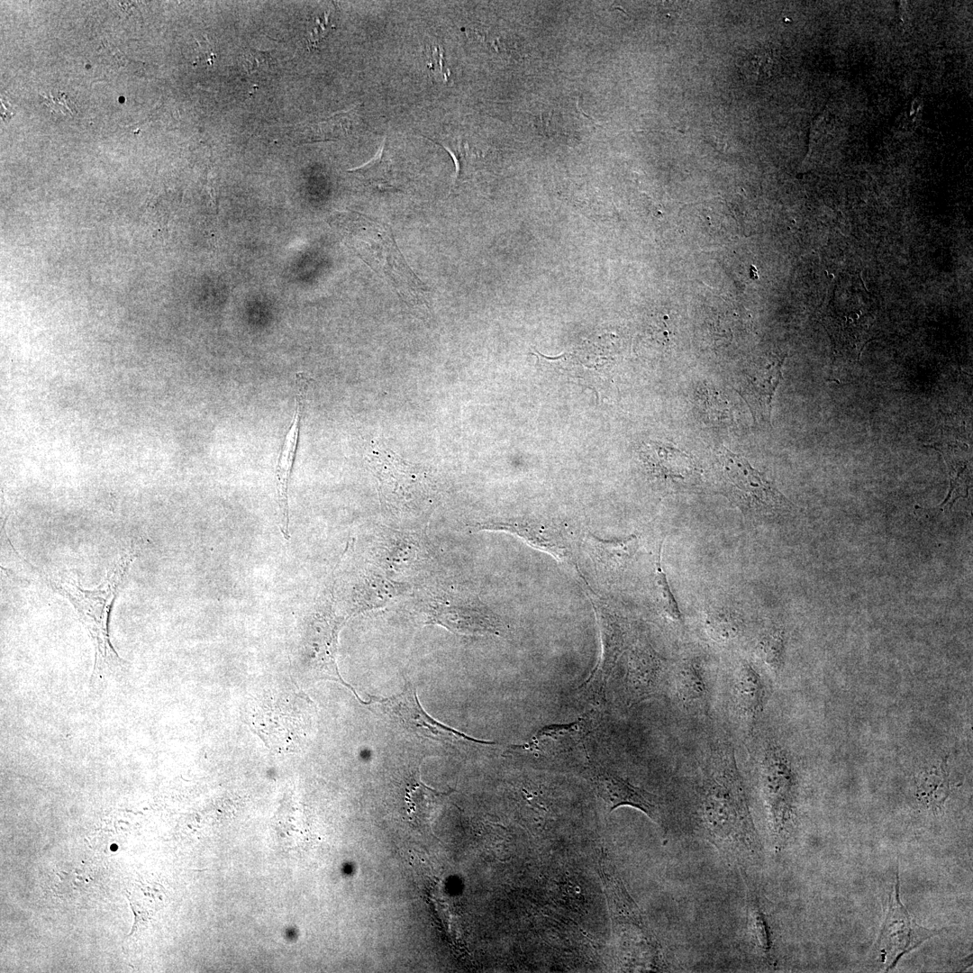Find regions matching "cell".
Segmentation results:
<instances>
[{
	"label": "cell",
	"instance_id": "cell-11",
	"mask_svg": "<svg viewBox=\"0 0 973 973\" xmlns=\"http://www.w3.org/2000/svg\"><path fill=\"white\" fill-rule=\"evenodd\" d=\"M374 560L387 574L409 577L430 565L432 552L416 533L381 531L374 538Z\"/></svg>",
	"mask_w": 973,
	"mask_h": 973
},
{
	"label": "cell",
	"instance_id": "cell-9",
	"mask_svg": "<svg viewBox=\"0 0 973 973\" xmlns=\"http://www.w3.org/2000/svg\"><path fill=\"white\" fill-rule=\"evenodd\" d=\"M665 669L664 662L651 646L635 637L621 657L611 682L620 677L622 696L632 705L654 695Z\"/></svg>",
	"mask_w": 973,
	"mask_h": 973
},
{
	"label": "cell",
	"instance_id": "cell-1",
	"mask_svg": "<svg viewBox=\"0 0 973 973\" xmlns=\"http://www.w3.org/2000/svg\"><path fill=\"white\" fill-rule=\"evenodd\" d=\"M691 787V814L701 835L731 860L756 859L760 844L730 744L718 741L710 746Z\"/></svg>",
	"mask_w": 973,
	"mask_h": 973
},
{
	"label": "cell",
	"instance_id": "cell-14",
	"mask_svg": "<svg viewBox=\"0 0 973 973\" xmlns=\"http://www.w3.org/2000/svg\"><path fill=\"white\" fill-rule=\"evenodd\" d=\"M427 623L441 625L452 632L465 635L499 634L500 620L473 599L442 598L432 602Z\"/></svg>",
	"mask_w": 973,
	"mask_h": 973
},
{
	"label": "cell",
	"instance_id": "cell-23",
	"mask_svg": "<svg viewBox=\"0 0 973 973\" xmlns=\"http://www.w3.org/2000/svg\"><path fill=\"white\" fill-rule=\"evenodd\" d=\"M453 791L450 789L448 792H440L427 787L419 777L415 779L407 787L405 795L411 821L419 825L431 823Z\"/></svg>",
	"mask_w": 973,
	"mask_h": 973
},
{
	"label": "cell",
	"instance_id": "cell-10",
	"mask_svg": "<svg viewBox=\"0 0 973 973\" xmlns=\"http://www.w3.org/2000/svg\"><path fill=\"white\" fill-rule=\"evenodd\" d=\"M599 621L603 640L602 657L577 690L585 701L596 705L605 701L607 686L611 683L617 664L636 637L630 625L615 614L601 613Z\"/></svg>",
	"mask_w": 973,
	"mask_h": 973
},
{
	"label": "cell",
	"instance_id": "cell-7",
	"mask_svg": "<svg viewBox=\"0 0 973 973\" xmlns=\"http://www.w3.org/2000/svg\"><path fill=\"white\" fill-rule=\"evenodd\" d=\"M943 931L920 926L911 917L900 900L897 870L885 921L874 947L876 958L885 966L887 971L893 969L904 955Z\"/></svg>",
	"mask_w": 973,
	"mask_h": 973
},
{
	"label": "cell",
	"instance_id": "cell-16",
	"mask_svg": "<svg viewBox=\"0 0 973 973\" xmlns=\"http://www.w3.org/2000/svg\"><path fill=\"white\" fill-rule=\"evenodd\" d=\"M591 782L608 812L619 806H632L644 813L659 826L663 827L666 824L662 807L657 796L602 768L592 770Z\"/></svg>",
	"mask_w": 973,
	"mask_h": 973
},
{
	"label": "cell",
	"instance_id": "cell-18",
	"mask_svg": "<svg viewBox=\"0 0 973 973\" xmlns=\"http://www.w3.org/2000/svg\"><path fill=\"white\" fill-rule=\"evenodd\" d=\"M672 687L678 705L691 712L705 711L711 693V681L705 663L697 657L677 662L672 674Z\"/></svg>",
	"mask_w": 973,
	"mask_h": 973
},
{
	"label": "cell",
	"instance_id": "cell-29",
	"mask_svg": "<svg viewBox=\"0 0 973 973\" xmlns=\"http://www.w3.org/2000/svg\"><path fill=\"white\" fill-rule=\"evenodd\" d=\"M660 550L656 561L655 584L658 591L659 604L665 615L677 624H683V615L678 604L670 589L665 572L660 563Z\"/></svg>",
	"mask_w": 973,
	"mask_h": 973
},
{
	"label": "cell",
	"instance_id": "cell-20",
	"mask_svg": "<svg viewBox=\"0 0 973 973\" xmlns=\"http://www.w3.org/2000/svg\"><path fill=\"white\" fill-rule=\"evenodd\" d=\"M931 447L941 452L948 468L950 487L940 507L949 509L958 499L968 496L972 468L968 445L958 441H942Z\"/></svg>",
	"mask_w": 973,
	"mask_h": 973
},
{
	"label": "cell",
	"instance_id": "cell-28",
	"mask_svg": "<svg viewBox=\"0 0 973 973\" xmlns=\"http://www.w3.org/2000/svg\"><path fill=\"white\" fill-rule=\"evenodd\" d=\"M349 172L356 173L365 181H368L374 187L378 189L395 188L389 165L385 160L383 155V147L377 156L368 161V163L350 169Z\"/></svg>",
	"mask_w": 973,
	"mask_h": 973
},
{
	"label": "cell",
	"instance_id": "cell-21",
	"mask_svg": "<svg viewBox=\"0 0 973 973\" xmlns=\"http://www.w3.org/2000/svg\"><path fill=\"white\" fill-rule=\"evenodd\" d=\"M476 531H504L519 535L534 546L545 549L559 556H565V548L556 529L544 525H526L515 521L489 520L472 526Z\"/></svg>",
	"mask_w": 973,
	"mask_h": 973
},
{
	"label": "cell",
	"instance_id": "cell-12",
	"mask_svg": "<svg viewBox=\"0 0 973 973\" xmlns=\"http://www.w3.org/2000/svg\"><path fill=\"white\" fill-rule=\"evenodd\" d=\"M727 686L731 714L751 733L767 700V686L762 674L752 661L741 659L727 677Z\"/></svg>",
	"mask_w": 973,
	"mask_h": 973
},
{
	"label": "cell",
	"instance_id": "cell-13",
	"mask_svg": "<svg viewBox=\"0 0 973 973\" xmlns=\"http://www.w3.org/2000/svg\"><path fill=\"white\" fill-rule=\"evenodd\" d=\"M784 357H771L740 372L735 389L759 423L771 424L775 392L782 378Z\"/></svg>",
	"mask_w": 973,
	"mask_h": 973
},
{
	"label": "cell",
	"instance_id": "cell-24",
	"mask_svg": "<svg viewBox=\"0 0 973 973\" xmlns=\"http://www.w3.org/2000/svg\"><path fill=\"white\" fill-rule=\"evenodd\" d=\"M747 932L752 950L760 959L771 960L772 941L768 923L757 895L751 892L747 902Z\"/></svg>",
	"mask_w": 973,
	"mask_h": 973
},
{
	"label": "cell",
	"instance_id": "cell-2",
	"mask_svg": "<svg viewBox=\"0 0 973 973\" xmlns=\"http://www.w3.org/2000/svg\"><path fill=\"white\" fill-rule=\"evenodd\" d=\"M331 223L408 306L428 310V288L405 259L389 225L355 212L337 213Z\"/></svg>",
	"mask_w": 973,
	"mask_h": 973
},
{
	"label": "cell",
	"instance_id": "cell-3",
	"mask_svg": "<svg viewBox=\"0 0 973 973\" xmlns=\"http://www.w3.org/2000/svg\"><path fill=\"white\" fill-rule=\"evenodd\" d=\"M136 555L134 550L125 553L95 589L82 588L68 579H49L50 586L74 606L91 638L95 648L92 685L102 682L124 668L125 661L111 643L109 623L114 600Z\"/></svg>",
	"mask_w": 973,
	"mask_h": 973
},
{
	"label": "cell",
	"instance_id": "cell-30",
	"mask_svg": "<svg viewBox=\"0 0 973 973\" xmlns=\"http://www.w3.org/2000/svg\"><path fill=\"white\" fill-rule=\"evenodd\" d=\"M241 59L249 75H263L270 70L272 57L268 51L250 48L243 52Z\"/></svg>",
	"mask_w": 973,
	"mask_h": 973
},
{
	"label": "cell",
	"instance_id": "cell-19",
	"mask_svg": "<svg viewBox=\"0 0 973 973\" xmlns=\"http://www.w3.org/2000/svg\"><path fill=\"white\" fill-rule=\"evenodd\" d=\"M599 873L614 920L623 925L646 931L641 912L611 861L602 856Z\"/></svg>",
	"mask_w": 973,
	"mask_h": 973
},
{
	"label": "cell",
	"instance_id": "cell-15",
	"mask_svg": "<svg viewBox=\"0 0 973 973\" xmlns=\"http://www.w3.org/2000/svg\"><path fill=\"white\" fill-rule=\"evenodd\" d=\"M383 705L386 712L402 727L416 734L437 741L493 743L472 738L435 721L421 706L416 690L411 684H406L401 694L385 699Z\"/></svg>",
	"mask_w": 973,
	"mask_h": 973
},
{
	"label": "cell",
	"instance_id": "cell-25",
	"mask_svg": "<svg viewBox=\"0 0 973 973\" xmlns=\"http://www.w3.org/2000/svg\"><path fill=\"white\" fill-rule=\"evenodd\" d=\"M950 794V784L942 767L923 774L917 785V795L928 807L941 808Z\"/></svg>",
	"mask_w": 973,
	"mask_h": 973
},
{
	"label": "cell",
	"instance_id": "cell-22",
	"mask_svg": "<svg viewBox=\"0 0 973 973\" xmlns=\"http://www.w3.org/2000/svg\"><path fill=\"white\" fill-rule=\"evenodd\" d=\"M745 627L743 615L728 605L712 606L704 621L708 637L722 647L737 643L743 637Z\"/></svg>",
	"mask_w": 973,
	"mask_h": 973
},
{
	"label": "cell",
	"instance_id": "cell-4",
	"mask_svg": "<svg viewBox=\"0 0 973 973\" xmlns=\"http://www.w3.org/2000/svg\"><path fill=\"white\" fill-rule=\"evenodd\" d=\"M367 459L377 481L380 501L390 515L410 523L432 509L438 489L423 468L377 444L372 446Z\"/></svg>",
	"mask_w": 973,
	"mask_h": 973
},
{
	"label": "cell",
	"instance_id": "cell-5",
	"mask_svg": "<svg viewBox=\"0 0 973 973\" xmlns=\"http://www.w3.org/2000/svg\"><path fill=\"white\" fill-rule=\"evenodd\" d=\"M717 459L723 495L744 514L772 517L789 509V501L775 484L745 458L722 447L717 451Z\"/></svg>",
	"mask_w": 973,
	"mask_h": 973
},
{
	"label": "cell",
	"instance_id": "cell-6",
	"mask_svg": "<svg viewBox=\"0 0 973 973\" xmlns=\"http://www.w3.org/2000/svg\"><path fill=\"white\" fill-rule=\"evenodd\" d=\"M757 759L759 793L774 843L779 848L789 834L795 815L796 777L787 756L773 743L762 748Z\"/></svg>",
	"mask_w": 973,
	"mask_h": 973
},
{
	"label": "cell",
	"instance_id": "cell-17",
	"mask_svg": "<svg viewBox=\"0 0 973 973\" xmlns=\"http://www.w3.org/2000/svg\"><path fill=\"white\" fill-rule=\"evenodd\" d=\"M296 385L297 394L296 396V408L294 414L291 426L286 436L284 444L281 448L277 468H276V478H277V491L279 506V521L280 531L286 540H289V529H288V501H287V490L289 479L292 474L293 466L295 462L298 437L300 422L302 418L303 411V398L305 390L306 382L303 377V375L296 374Z\"/></svg>",
	"mask_w": 973,
	"mask_h": 973
},
{
	"label": "cell",
	"instance_id": "cell-8",
	"mask_svg": "<svg viewBox=\"0 0 973 973\" xmlns=\"http://www.w3.org/2000/svg\"><path fill=\"white\" fill-rule=\"evenodd\" d=\"M590 725V721L587 719L571 723L547 725L537 731L525 743L513 746L511 751L533 761H587Z\"/></svg>",
	"mask_w": 973,
	"mask_h": 973
},
{
	"label": "cell",
	"instance_id": "cell-26",
	"mask_svg": "<svg viewBox=\"0 0 973 973\" xmlns=\"http://www.w3.org/2000/svg\"><path fill=\"white\" fill-rule=\"evenodd\" d=\"M351 111L333 114L311 123L306 128L307 139L316 141L337 140L350 134L352 125Z\"/></svg>",
	"mask_w": 973,
	"mask_h": 973
},
{
	"label": "cell",
	"instance_id": "cell-27",
	"mask_svg": "<svg viewBox=\"0 0 973 973\" xmlns=\"http://www.w3.org/2000/svg\"><path fill=\"white\" fill-rule=\"evenodd\" d=\"M756 654L768 669L777 673L784 661L785 637L779 628H770L759 638L755 647Z\"/></svg>",
	"mask_w": 973,
	"mask_h": 973
}]
</instances>
